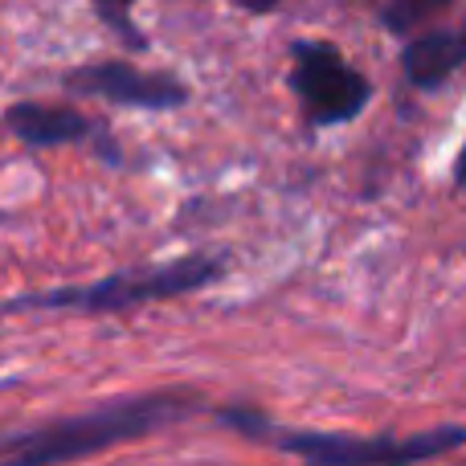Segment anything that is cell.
<instances>
[{
  "label": "cell",
  "instance_id": "cell-4",
  "mask_svg": "<svg viewBox=\"0 0 466 466\" xmlns=\"http://www.w3.org/2000/svg\"><path fill=\"white\" fill-rule=\"evenodd\" d=\"M290 90L299 95L303 115L315 127L352 123L372 95L369 78L348 66V57L331 41L319 37H299L290 46Z\"/></svg>",
  "mask_w": 466,
  "mask_h": 466
},
{
  "label": "cell",
  "instance_id": "cell-8",
  "mask_svg": "<svg viewBox=\"0 0 466 466\" xmlns=\"http://www.w3.org/2000/svg\"><path fill=\"white\" fill-rule=\"evenodd\" d=\"M90 5H95L98 21H103L106 29L119 33L123 46H131V49H147V46H152V41H147V33L131 21V5H136V0H90Z\"/></svg>",
  "mask_w": 466,
  "mask_h": 466
},
{
  "label": "cell",
  "instance_id": "cell-6",
  "mask_svg": "<svg viewBox=\"0 0 466 466\" xmlns=\"http://www.w3.org/2000/svg\"><path fill=\"white\" fill-rule=\"evenodd\" d=\"M5 123L21 144L29 147H62L78 144L95 131V123L74 106H54V103H13L5 111Z\"/></svg>",
  "mask_w": 466,
  "mask_h": 466
},
{
  "label": "cell",
  "instance_id": "cell-2",
  "mask_svg": "<svg viewBox=\"0 0 466 466\" xmlns=\"http://www.w3.org/2000/svg\"><path fill=\"white\" fill-rule=\"evenodd\" d=\"M221 426L238 430L241 438H258V442L274 446L282 454L295 459L319 462V466H369V462H426L438 454H454L466 442V426H438V430H421L410 438H356V434H319V430H282L274 426L266 413L258 410H221L218 413Z\"/></svg>",
  "mask_w": 466,
  "mask_h": 466
},
{
  "label": "cell",
  "instance_id": "cell-9",
  "mask_svg": "<svg viewBox=\"0 0 466 466\" xmlns=\"http://www.w3.org/2000/svg\"><path fill=\"white\" fill-rule=\"evenodd\" d=\"M446 5H451V0H389L385 25H389L393 33H410L418 21H426V16L442 13Z\"/></svg>",
  "mask_w": 466,
  "mask_h": 466
},
{
  "label": "cell",
  "instance_id": "cell-7",
  "mask_svg": "<svg viewBox=\"0 0 466 466\" xmlns=\"http://www.w3.org/2000/svg\"><path fill=\"white\" fill-rule=\"evenodd\" d=\"M462 57H466V41L459 29H430V33H418V37L405 46L401 66H405L410 86L438 90L459 74Z\"/></svg>",
  "mask_w": 466,
  "mask_h": 466
},
{
  "label": "cell",
  "instance_id": "cell-10",
  "mask_svg": "<svg viewBox=\"0 0 466 466\" xmlns=\"http://www.w3.org/2000/svg\"><path fill=\"white\" fill-rule=\"evenodd\" d=\"M246 13H274V8L282 5V0H238Z\"/></svg>",
  "mask_w": 466,
  "mask_h": 466
},
{
  "label": "cell",
  "instance_id": "cell-3",
  "mask_svg": "<svg viewBox=\"0 0 466 466\" xmlns=\"http://www.w3.org/2000/svg\"><path fill=\"white\" fill-rule=\"evenodd\" d=\"M221 274H226L221 254H193L164 266H147V270L111 274V279L90 282V287H57L41 290V295H21L5 311H131V307L160 303V299L193 295V290L218 282Z\"/></svg>",
  "mask_w": 466,
  "mask_h": 466
},
{
  "label": "cell",
  "instance_id": "cell-5",
  "mask_svg": "<svg viewBox=\"0 0 466 466\" xmlns=\"http://www.w3.org/2000/svg\"><path fill=\"white\" fill-rule=\"evenodd\" d=\"M70 95L86 98H106L119 106H139V111H177L188 103V86L177 74L164 70H136L127 62H98V66H78L62 78Z\"/></svg>",
  "mask_w": 466,
  "mask_h": 466
},
{
  "label": "cell",
  "instance_id": "cell-1",
  "mask_svg": "<svg viewBox=\"0 0 466 466\" xmlns=\"http://www.w3.org/2000/svg\"><path fill=\"white\" fill-rule=\"evenodd\" d=\"M188 413H193V401L180 393L119 397V401L98 405L90 413H74V418L49 421V426L25 430V434H5L0 438V462L54 466L90 459V454H103L111 446L139 442V438L156 434V430L188 418Z\"/></svg>",
  "mask_w": 466,
  "mask_h": 466
}]
</instances>
